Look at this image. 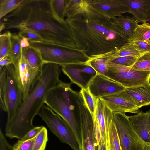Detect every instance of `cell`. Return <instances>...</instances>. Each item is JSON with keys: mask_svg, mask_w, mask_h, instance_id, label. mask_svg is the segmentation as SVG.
<instances>
[{"mask_svg": "<svg viewBox=\"0 0 150 150\" xmlns=\"http://www.w3.org/2000/svg\"><path fill=\"white\" fill-rule=\"evenodd\" d=\"M1 20L4 30L33 31L39 35L42 42L77 48L68 25L58 16L52 0H24Z\"/></svg>", "mask_w": 150, "mask_h": 150, "instance_id": "6da1fadb", "label": "cell"}, {"mask_svg": "<svg viewBox=\"0 0 150 150\" xmlns=\"http://www.w3.org/2000/svg\"><path fill=\"white\" fill-rule=\"evenodd\" d=\"M65 20L77 48L90 57L116 50L129 42L113 29L111 19L90 5L83 14Z\"/></svg>", "mask_w": 150, "mask_h": 150, "instance_id": "7a4b0ae2", "label": "cell"}, {"mask_svg": "<svg viewBox=\"0 0 150 150\" xmlns=\"http://www.w3.org/2000/svg\"><path fill=\"white\" fill-rule=\"evenodd\" d=\"M61 67L55 64L43 65L42 73L28 96L24 100L13 118L6 122L5 136L10 138L21 139L35 126L33 120L44 104L48 91L60 80Z\"/></svg>", "mask_w": 150, "mask_h": 150, "instance_id": "3957f363", "label": "cell"}, {"mask_svg": "<svg viewBox=\"0 0 150 150\" xmlns=\"http://www.w3.org/2000/svg\"><path fill=\"white\" fill-rule=\"evenodd\" d=\"M71 84L59 80L57 85L48 91L44 103L67 123L74 133L81 150V141L77 91L71 89Z\"/></svg>", "mask_w": 150, "mask_h": 150, "instance_id": "277c9868", "label": "cell"}, {"mask_svg": "<svg viewBox=\"0 0 150 150\" xmlns=\"http://www.w3.org/2000/svg\"><path fill=\"white\" fill-rule=\"evenodd\" d=\"M40 52L44 64L53 63L62 66L83 65L90 57L82 50L43 42L30 43Z\"/></svg>", "mask_w": 150, "mask_h": 150, "instance_id": "5b68a950", "label": "cell"}, {"mask_svg": "<svg viewBox=\"0 0 150 150\" xmlns=\"http://www.w3.org/2000/svg\"><path fill=\"white\" fill-rule=\"evenodd\" d=\"M37 115L61 142L68 144L74 150H80L78 141L70 127L62 118L49 107L44 104Z\"/></svg>", "mask_w": 150, "mask_h": 150, "instance_id": "8992f818", "label": "cell"}, {"mask_svg": "<svg viewBox=\"0 0 150 150\" xmlns=\"http://www.w3.org/2000/svg\"><path fill=\"white\" fill-rule=\"evenodd\" d=\"M108 66L106 76L125 88L150 83V71L138 70L111 62L108 63Z\"/></svg>", "mask_w": 150, "mask_h": 150, "instance_id": "52a82bcc", "label": "cell"}, {"mask_svg": "<svg viewBox=\"0 0 150 150\" xmlns=\"http://www.w3.org/2000/svg\"><path fill=\"white\" fill-rule=\"evenodd\" d=\"M114 113L122 150H147L148 145L138 135L125 113Z\"/></svg>", "mask_w": 150, "mask_h": 150, "instance_id": "ba28073f", "label": "cell"}, {"mask_svg": "<svg viewBox=\"0 0 150 150\" xmlns=\"http://www.w3.org/2000/svg\"><path fill=\"white\" fill-rule=\"evenodd\" d=\"M79 110V122L81 141V150H99L95 134L93 116L85 105L81 94H77Z\"/></svg>", "mask_w": 150, "mask_h": 150, "instance_id": "9c48e42d", "label": "cell"}, {"mask_svg": "<svg viewBox=\"0 0 150 150\" xmlns=\"http://www.w3.org/2000/svg\"><path fill=\"white\" fill-rule=\"evenodd\" d=\"M5 67L6 69L5 101L6 122H8L15 115L23 101V97L15 76L13 65L11 64Z\"/></svg>", "mask_w": 150, "mask_h": 150, "instance_id": "30bf717a", "label": "cell"}, {"mask_svg": "<svg viewBox=\"0 0 150 150\" xmlns=\"http://www.w3.org/2000/svg\"><path fill=\"white\" fill-rule=\"evenodd\" d=\"M14 67L15 76L22 93L23 100L27 97L40 75L29 65L22 54L18 63Z\"/></svg>", "mask_w": 150, "mask_h": 150, "instance_id": "8fae6325", "label": "cell"}, {"mask_svg": "<svg viewBox=\"0 0 150 150\" xmlns=\"http://www.w3.org/2000/svg\"><path fill=\"white\" fill-rule=\"evenodd\" d=\"M88 89L97 100L124 90L125 88L107 76L97 73L89 81Z\"/></svg>", "mask_w": 150, "mask_h": 150, "instance_id": "7c38bea8", "label": "cell"}, {"mask_svg": "<svg viewBox=\"0 0 150 150\" xmlns=\"http://www.w3.org/2000/svg\"><path fill=\"white\" fill-rule=\"evenodd\" d=\"M63 73L70 79L71 83L81 88L87 89L90 81L96 74L91 67L84 64L61 66Z\"/></svg>", "mask_w": 150, "mask_h": 150, "instance_id": "4fadbf2b", "label": "cell"}, {"mask_svg": "<svg viewBox=\"0 0 150 150\" xmlns=\"http://www.w3.org/2000/svg\"><path fill=\"white\" fill-rule=\"evenodd\" d=\"M100 98L113 112L137 114L139 112V108L124 90Z\"/></svg>", "mask_w": 150, "mask_h": 150, "instance_id": "5bb4252c", "label": "cell"}, {"mask_svg": "<svg viewBox=\"0 0 150 150\" xmlns=\"http://www.w3.org/2000/svg\"><path fill=\"white\" fill-rule=\"evenodd\" d=\"M90 5L94 9L111 19L129 12L123 0H91Z\"/></svg>", "mask_w": 150, "mask_h": 150, "instance_id": "9a60e30c", "label": "cell"}, {"mask_svg": "<svg viewBox=\"0 0 150 150\" xmlns=\"http://www.w3.org/2000/svg\"><path fill=\"white\" fill-rule=\"evenodd\" d=\"M113 117V112L105 102L100 98L98 99L93 118L97 122L100 128L101 140L106 142L108 131Z\"/></svg>", "mask_w": 150, "mask_h": 150, "instance_id": "2e32d148", "label": "cell"}, {"mask_svg": "<svg viewBox=\"0 0 150 150\" xmlns=\"http://www.w3.org/2000/svg\"><path fill=\"white\" fill-rule=\"evenodd\" d=\"M128 116L137 134L146 144H150V110Z\"/></svg>", "mask_w": 150, "mask_h": 150, "instance_id": "e0dca14e", "label": "cell"}, {"mask_svg": "<svg viewBox=\"0 0 150 150\" xmlns=\"http://www.w3.org/2000/svg\"><path fill=\"white\" fill-rule=\"evenodd\" d=\"M110 22L113 29L128 41L133 36L138 25V22L134 16L123 15L113 18Z\"/></svg>", "mask_w": 150, "mask_h": 150, "instance_id": "ac0fdd59", "label": "cell"}, {"mask_svg": "<svg viewBox=\"0 0 150 150\" xmlns=\"http://www.w3.org/2000/svg\"><path fill=\"white\" fill-rule=\"evenodd\" d=\"M125 4L138 22L144 23L150 12V0H123Z\"/></svg>", "mask_w": 150, "mask_h": 150, "instance_id": "d6986e66", "label": "cell"}, {"mask_svg": "<svg viewBox=\"0 0 150 150\" xmlns=\"http://www.w3.org/2000/svg\"><path fill=\"white\" fill-rule=\"evenodd\" d=\"M124 91L139 108L150 105V83L145 86L125 88Z\"/></svg>", "mask_w": 150, "mask_h": 150, "instance_id": "ffe728a7", "label": "cell"}, {"mask_svg": "<svg viewBox=\"0 0 150 150\" xmlns=\"http://www.w3.org/2000/svg\"><path fill=\"white\" fill-rule=\"evenodd\" d=\"M22 54L29 65L40 75L44 64L39 51L30 46L23 49Z\"/></svg>", "mask_w": 150, "mask_h": 150, "instance_id": "44dd1931", "label": "cell"}, {"mask_svg": "<svg viewBox=\"0 0 150 150\" xmlns=\"http://www.w3.org/2000/svg\"><path fill=\"white\" fill-rule=\"evenodd\" d=\"M91 0H66L65 16L69 18L81 15L88 8Z\"/></svg>", "mask_w": 150, "mask_h": 150, "instance_id": "7402d4cb", "label": "cell"}, {"mask_svg": "<svg viewBox=\"0 0 150 150\" xmlns=\"http://www.w3.org/2000/svg\"><path fill=\"white\" fill-rule=\"evenodd\" d=\"M109 62L108 57L102 54L90 57L85 64L92 67L97 73L106 76Z\"/></svg>", "mask_w": 150, "mask_h": 150, "instance_id": "603a6c76", "label": "cell"}, {"mask_svg": "<svg viewBox=\"0 0 150 150\" xmlns=\"http://www.w3.org/2000/svg\"><path fill=\"white\" fill-rule=\"evenodd\" d=\"M141 54L130 42H128L120 48L105 53L110 62L112 59L122 56H131L138 57Z\"/></svg>", "mask_w": 150, "mask_h": 150, "instance_id": "cb8c5ba5", "label": "cell"}, {"mask_svg": "<svg viewBox=\"0 0 150 150\" xmlns=\"http://www.w3.org/2000/svg\"><path fill=\"white\" fill-rule=\"evenodd\" d=\"M106 144L107 150H122L117 130L113 120L108 131Z\"/></svg>", "mask_w": 150, "mask_h": 150, "instance_id": "d4e9b609", "label": "cell"}, {"mask_svg": "<svg viewBox=\"0 0 150 150\" xmlns=\"http://www.w3.org/2000/svg\"><path fill=\"white\" fill-rule=\"evenodd\" d=\"M21 38L18 34H12L11 37V47L8 56L13 61V64H18L22 55L23 48L21 47L20 41Z\"/></svg>", "mask_w": 150, "mask_h": 150, "instance_id": "484cf974", "label": "cell"}, {"mask_svg": "<svg viewBox=\"0 0 150 150\" xmlns=\"http://www.w3.org/2000/svg\"><path fill=\"white\" fill-rule=\"evenodd\" d=\"M150 39V24L146 22L138 24L134 31L133 36L129 42L145 41Z\"/></svg>", "mask_w": 150, "mask_h": 150, "instance_id": "4316f807", "label": "cell"}, {"mask_svg": "<svg viewBox=\"0 0 150 150\" xmlns=\"http://www.w3.org/2000/svg\"><path fill=\"white\" fill-rule=\"evenodd\" d=\"M12 34L6 31L0 35V61L8 56L11 47Z\"/></svg>", "mask_w": 150, "mask_h": 150, "instance_id": "83f0119b", "label": "cell"}, {"mask_svg": "<svg viewBox=\"0 0 150 150\" xmlns=\"http://www.w3.org/2000/svg\"><path fill=\"white\" fill-rule=\"evenodd\" d=\"M24 0H0V19L20 6Z\"/></svg>", "mask_w": 150, "mask_h": 150, "instance_id": "f1b7e54d", "label": "cell"}, {"mask_svg": "<svg viewBox=\"0 0 150 150\" xmlns=\"http://www.w3.org/2000/svg\"><path fill=\"white\" fill-rule=\"evenodd\" d=\"M6 84V69L5 66L0 67V107L6 112L5 95Z\"/></svg>", "mask_w": 150, "mask_h": 150, "instance_id": "f546056e", "label": "cell"}, {"mask_svg": "<svg viewBox=\"0 0 150 150\" xmlns=\"http://www.w3.org/2000/svg\"><path fill=\"white\" fill-rule=\"evenodd\" d=\"M131 67L138 70L150 71V52L141 54Z\"/></svg>", "mask_w": 150, "mask_h": 150, "instance_id": "4dcf8cb0", "label": "cell"}, {"mask_svg": "<svg viewBox=\"0 0 150 150\" xmlns=\"http://www.w3.org/2000/svg\"><path fill=\"white\" fill-rule=\"evenodd\" d=\"M48 140L47 129L44 126L35 137L32 150H45Z\"/></svg>", "mask_w": 150, "mask_h": 150, "instance_id": "1f68e13d", "label": "cell"}, {"mask_svg": "<svg viewBox=\"0 0 150 150\" xmlns=\"http://www.w3.org/2000/svg\"><path fill=\"white\" fill-rule=\"evenodd\" d=\"M79 92L81 95L85 105L93 116L97 103L96 100L87 89L81 88Z\"/></svg>", "mask_w": 150, "mask_h": 150, "instance_id": "d6a6232c", "label": "cell"}, {"mask_svg": "<svg viewBox=\"0 0 150 150\" xmlns=\"http://www.w3.org/2000/svg\"><path fill=\"white\" fill-rule=\"evenodd\" d=\"M137 57L131 56L120 57L112 59L109 62L132 67L136 61Z\"/></svg>", "mask_w": 150, "mask_h": 150, "instance_id": "836d02e7", "label": "cell"}, {"mask_svg": "<svg viewBox=\"0 0 150 150\" xmlns=\"http://www.w3.org/2000/svg\"><path fill=\"white\" fill-rule=\"evenodd\" d=\"M35 137L27 140L19 139L13 146V150H32Z\"/></svg>", "mask_w": 150, "mask_h": 150, "instance_id": "e575fe53", "label": "cell"}, {"mask_svg": "<svg viewBox=\"0 0 150 150\" xmlns=\"http://www.w3.org/2000/svg\"><path fill=\"white\" fill-rule=\"evenodd\" d=\"M52 2L53 8L58 16L61 18L65 19L66 0H52Z\"/></svg>", "mask_w": 150, "mask_h": 150, "instance_id": "d590c367", "label": "cell"}, {"mask_svg": "<svg viewBox=\"0 0 150 150\" xmlns=\"http://www.w3.org/2000/svg\"><path fill=\"white\" fill-rule=\"evenodd\" d=\"M18 34L21 38H27L30 43L42 42L40 37L36 33L32 31H19Z\"/></svg>", "mask_w": 150, "mask_h": 150, "instance_id": "8d00e7d4", "label": "cell"}, {"mask_svg": "<svg viewBox=\"0 0 150 150\" xmlns=\"http://www.w3.org/2000/svg\"><path fill=\"white\" fill-rule=\"evenodd\" d=\"M141 54L150 52V40L129 42Z\"/></svg>", "mask_w": 150, "mask_h": 150, "instance_id": "74e56055", "label": "cell"}, {"mask_svg": "<svg viewBox=\"0 0 150 150\" xmlns=\"http://www.w3.org/2000/svg\"><path fill=\"white\" fill-rule=\"evenodd\" d=\"M0 150H13V146L8 142L1 129H0Z\"/></svg>", "mask_w": 150, "mask_h": 150, "instance_id": "f35d334b", "label": "cell"}, {"mask_svg": "<svg viewBox=\"0 0 150 150\" xmlns=\"http://www.w3.org/2000/svg\"><path fill=\"white\" fill-rule=\"evenodd\" d=\"M43 126H35L33 128L29 131L21 139L27 140L35 137L39 133Z\"/></svg>", "mask_w": 150, "mask_h": 150, "instance_id": "ab89813d", "label": "cell"}, {"mask_svg": "<svg viewBox=\"0 0 150 150\" xmlns=\"http://www.w3.org/2000/svg\"><path fill=\"white\" fill-rule=\"evenodd\" d=\"M12 59L9 57L8 56L0 61V66H6L9 64H13Z\"/></svg>", "mask_w": 150, "mask_h": 150, "instance_id": "60d3db41", "label": "cell"}, {"mask_svg": "<svg viewBox=\"0 0 150 150\" xmlns=\"http://www.w3.org/2000/svg\"><path fill=\"white\" fill-rule=\"evenodd\" d=\"M20 45L23 49L30 47V43L28 39L26 38H22L20 41Z\"/></svg>", "mask_w": 150, "mask_h": 150, "instance_id": "b9f144b4", "label": "cell"}, {"mask_svg": "<svg viewBox=\"0 0 150 150\" xmlns=\"http://www.w3.org/2000/svg\"><path fill=\"white\" fill-rule=\"evenodd\" d=\"M99 150H107L106 142L103 140H101L99 144Z\"/></svg>", "mask_w": 150, "mask_h": 150, "instance_id": "7bdbcfd3", "label": "cell"}, {"mask_svg": "<svg viewBox=\"0 0 150 150\" xmlns=\"http://www.w3.org/2000/svg\"><path fill=\"white\" fill-rule=\"evenodd\" d=\"M146 22L149 23H150V12L146 17Z\"/></svg>", "mask_w": 150, "mask_h": 150, "instance_id": "ee69618b", "label": "cell"}, {"mask_svg": "<svg viewBox=\"0 0 150 150\" xmlns=\"http://www.w3.org/2000/svg\"><path fill=\"white\" fill-rule=\"evenodd\" d=\"M147 150H150V144L147 146Z\"/></svg>", "mask_w": 150, "mask_h": 150, "instance_id": "f6af8a7d", "label": "cell"}, {"mask_svg": "<svg viewBox=\"0 0 150 150\" xmlns=\"http://www.w3.org/2000/svg\"><path fill=\"white\" fill-rule=\"evenodd\" d=\"M149 40H150V39Z\"/></svg>", "mask_w": 150, "mask_h": 150, "instance_id": "bcb514c9", "label": "cell"}]
</instances>
